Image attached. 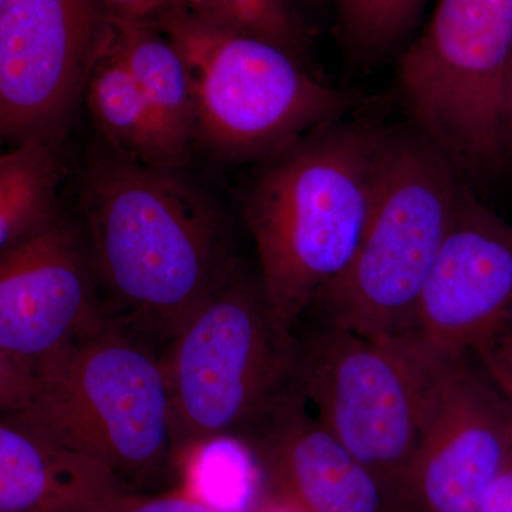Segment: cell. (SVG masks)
Wrapping results in <instances>:
<instances>
[{
  "label": "cell",
  "mask_w": 512,
  "mask_h": 512,
  "mask_svg": "<svg viewBox=\"0 0 512 512\" xmlns=\"http://www.w3.org/2000/svg\"><path fill=\"white\" fill-rule=\"evenodd\" d=\"M119 512H225L191 491L148 495L138 493Z\"/></svg>",
  "instance_id": "obj_19"
},
{
  "label": "cell",
  "mask_w": 512,
  "mask_h": 512,
  "mask_svg": "<svg viewBox=\"0 0 512 512\" xmlns=\"http://www.w3.org/2000/svg\"><path fill=\"white\" fill-rule=\"evenodd\" d=\"M113 46L156 114L165 137L185 167L195 141L190 73L174 43L151 22L114 20Z\"/></svg>",
  "instance_id": "obj_14"
},
{
  "label": "cell",
  "mask_w": 512,
  "mask_h": 512,
  "mask_svg": "<svg viewBox=\"0 0 512 512\" xmlns=\"http://www.w3.org/2000/svg\"><path fill=\"white\" fill-rule=\"evenodd\" d=\"M390 130L338 121L259 163L242 215L266 298L289 328L359 248Z\"/></svg>",
  "instance_id": "obj_2"
},
{
  "label": "cell",
  "mask_w": 512,
  "mask_h": 512,
  "mask_svg": "<svg viewBox=\"0 0 512 512\" xmlns=\"http://www.w3.org/2000/svg\"><path fill=\"white\" fill-rule=\"evenodd\" d=\"M151 340L109 315L45 359L0 362L2 412L99 458L143 493L175 468L170 393Z\"/></svg>",
  "instance_id": "obj_3"
},
{
  "label": "cell",
  "mask_w": 512,
  "mask_h": 512,
  "mask_svg": "<svg viewBox=\"0 0 512 512\" xmlns=\"http://www.w3.org/2000/svg\"><path fill=\"white\" fill-rule=\"evenodd\" d=\"M434 350V349H433ZM512 461L510 404L474 353L434 350L419 448L409 480L430 512H480Z\"/></svg>",
  "instance_id": "obj_9"
},
{
  "label": "cell",
  "mask_w": 512,
  "mask_h": 512,
  "mask_svg": "<svg viewBox=\"0 0 512 512\" xmlns=\"http://www.w3.org/2000/svg\"><path fill=\"white\" fill-rule=\"evenodd\" d=\"M140 493L18 413L0 420V512H119Z\"/></svg>",
  "instance_id": "obj_13"
},
{
  "label": "cell",
  "mask_w": 512,
  "mask_h": 512,
  "mask_svg": "<svg viewBox=\"0 0 512 512\" xmlns=\"http://www.w3.org/2000/svg\"><path fill=\"white\" fill-rule=\"evenodd\" d=\"M63 138L35 136L0 157V252L60 220Z\"/></svg>",
  "instance_id": "obj_16"
},
{
  "label": "cell",
  "mask_w": 512,
  "mask_h": 512,
  "mask_svg": "<svg viewBox=\"0 0 512 512\" xmlns=\"http://www.w3.org/2000/svg\"><path fill=\"white\" fill-rule=\"evenodd\" d=\"M476 356L504 394L512 416V335Z\"/></svg>",
  "instance_id": "obj_21"
},
{
  "label": "cell",
  "mask_w": 512,
  "mask_h": 512,
  "mask_svg": "<svg viewBox=\"0 0 512 512\" xmlns=\"http://www.w3.org/2000/svg\"><path fill=\"white\" fill-rule=\"evenodd\" d=\"M504 121L507 147H510L512 151V55L510 63H508L507 74H505Z\"/></svg>",
  "instance_id": "obj_22"
},
{
  "label": "cell",
  "mask_w": 512,
  "mask_h": 512,
  "mask_svg": "<svg viewBox=\"0 0 512 512\" xmlns=\"http://www.w3.org/2000/svg\"><path fill=\"white\" fill-rule=\"evenodd\" d=\"M427 0H336L343 36L353 52L373 60L392 52L419 20Z\"/></svg>",
  "instance_id": "obj_17"
},
{
  "label": "cell",
  "mask_w": 512,
  "mask_h": 512,
  "mask_svg": "<svg viewBox=\"0 0 512 512\" xmlns=\"http://www.w3.org/2000/svg\"><path fill=\"white\" fill-rule=\"evenodd\" d=\"M295 389L242 440L255 463L302 512H380L379 478L308 412Z\"/></svg>",
  "instance_id": "obj_12"
},
{
  "label": "cell",
  "mask_w": 512,
  "mask_h": 512,
  "mask_svg": "<svg viewBox=\"0 0 512 512\" xmlns=\"http://www.w3.org/2000/svg\"><path fill=\"white\" fill-rule=\"evenodd\" d=\"M116 35L103 0H0V134L66 136Z\"/></svg>",
  "instance_id": "obj_8"
},
{
  "label": "cell",
  "mask_w": 512,
  "mask_h": 512,
  "mask_svg": "<svg viewBox=\"0 0 512 512\" xmlns=\"http://www.w3.org/2000/svg\"><path fill=\"white\" fill-rule=\"evenodd\" d=\"M86 242L113 316L171 339L239 262L227 222L177 171L100 151L84 168Z\"/></svg>",
  "instance_id": "obj_1"
},
{
  "label": "cell",
  "mask_w": 512,
  "mask_h": 512,
  "mask_svg": "<svg viewBox=\"0 0 512 512\" xmlns=\"http://www.w3.org/2000/svg\"><path fill=\"white\" fill-rule=\"evenodd\" d=\"M156 25L183 56L195 106V141L215 157L249 163L274 156L363 103L316 79L281 47L180 6Z\"/></svg>",
  "instance_id": "obj_5"
},
{
  "label": "cell",
  "mask_w": 512,
  "mask_h": 512,
  "mask_svg": "<svg viewBox=\"0 0 512 512\" xmlns=\"http://www.w3.org/2000/svg\"><path fill=\"white\" fill-rule=\"evenodd\" d=\"M175 468L214 441H242L298 389L295 332L239 264L161 353Z\"/></svg>",
  "instance_id": "obj_4"
},
{
  "label": "cell",
  "mask_w": 512,
  "mask_h": 512,
  "mask_svg": "<svg viewBox=\"0 0 512 512\" xmlns=\"http://www.w3.org/2000/svg\"><path fill=\"white\" fill-rule=\"evenodd\" d=\"M296 383L316 417L377 478L406 476L419 448L434 350L414 335L373 339L303 315Z\"/></svg>",
  "instance_id": "obj_7"
},
{
  "label": "cell",
  "mask_w": 512,
  "mask_h": 512,
  "mask_svg": "<svg viewBox=\"0 0 512 512\" xmlns=\"http://www.w3.org/2000/svg\"><path fill=\"white\" fill-rule=\"evenodd\" d=\"M188 8L228 28L305 59L308 35L289 0H185Z\"/></svg>",
  "instance_id": "obj_18"
},
{
  "label": "cell",
  "mask_w": 512,
  "mask_h": 512,
  "mask_svg": "<svg viewBox=\"0 0 512 512\" xmlns=\"http://www.w3.org/2000/svg\"><path fill=\"white\" fill-rule=\"evenodd\" d=\"M114 20L156 23L161 16L180 6L185 0H103Z\"/></svg>",
  "instance_id": "obj_20"
},
{
  "label": "cell",
  "mask_w": 512,
  "mask_h": 512,
  "mask_svg": "<svg viewBox=\"0 0 512 512\" xmlns=\"http://www.w3.org/2000/svg\"><path fill=\"white\" fill-rule=\"evenodd\" d=\"M84 101L109 150L147 167L185 168L113 43L97 63Z\"/></svg>",
  "instance_id": "obj_15"
},
{
  "label": "cell",
  "mask_w": 512,
  "mask_h": 512,
  "mask_svg": "<svg viewBox=\"0 0 512 512\" xmlns=\"http://www.w3.org/2000/svg\"><path fill=\"white\" fill-rule=\"evenodd\" d=\"M412 335L447 355H478L512 335V224L478 200L468 181Z\"/></svg>",
  "instance_id": "obj_10"
},
{
  "label": "cell",
  "mask_w": 512,
  "mask_h": 512,
  "mask_svg": "<svg viewBox=\"0 0 512 512\" xmlns=\"http://www.w3.org/2000/svg\"><path fill=\"white\" fill-rule=\"evenodd\" d=\"M466 181L419 131L392 128L359 248L306 313L366 338L412 335Z\"/></svg>",
  "instance_id": "obj_6"
},
{
  "label": "cell",
  "mask_w": 512,
  "mask_h": 512,
  "mask_svg": "<svg viewBox=\"0 0 512 512\" xmlns=\"http://www.w3.org/2000/svg\"><path fill=\"white\" fill-rule=\"evenodd\" d=\"M86 238L60 218L0 252V360L29 365L110 315Z\"/></svg>",
  "instance_id": "obj_11"
}]
</instances>
